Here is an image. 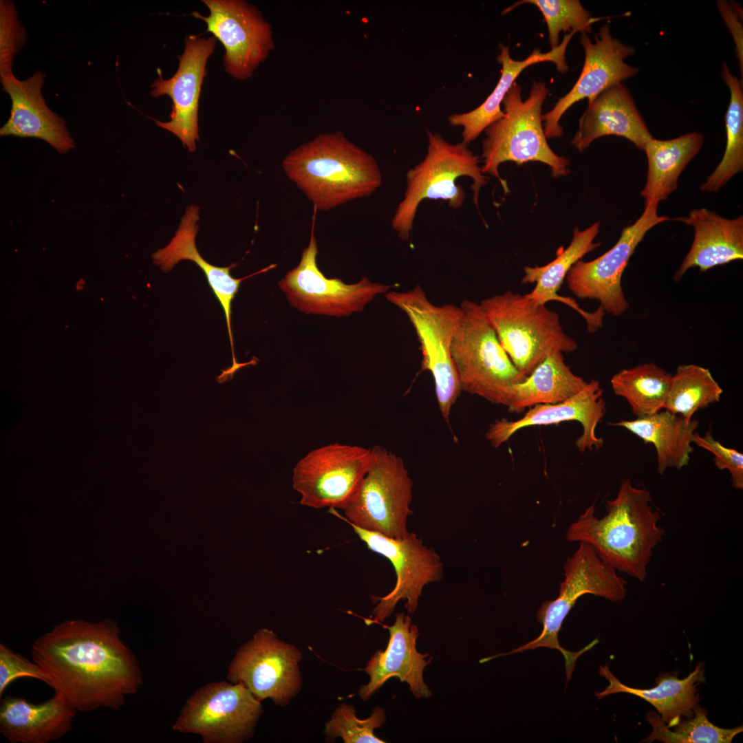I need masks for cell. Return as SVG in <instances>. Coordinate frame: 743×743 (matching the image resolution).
Listing matches in <instances>:
<instances>
[{
  "label": "cell",
  "instance_id": "cell-25",
  "mask_svg": "<svg viewBox=\"0 0 743 743\" xmlns=\"http://www.w3.org/2000/svg\"><path fill=\"white\" fill-rule=\"evenodd\" d=\"M690 225L694 238L689 251L674 274L680 281L688 270L705 272L743 259V217L724 218L706 208L693 209L686 217L674 219Z\"/></svg>",
  "mask_w": 743,
  "mask_h": 743
},
{
  "label": "cell",
  "instance_id": "cell-33",
  "mask_svg": "<svg viewBox=\"0 0 743 743\" xmlns=\"http://www.w3.org/2000/svg\"><path fill=\"white\" fill-rule=\"evenodd\" d=\"M671 378L665 369L645 363L621 369L610 383L614 393L626 400L638 418L664 409Z\"/></svg>",
  "mask_w": 743,
  "mask_h": 743
},
{
  "label": "cell",
  "instance_id": "cell-3",
  "mask_svg": "<svg viewBox=\"0 0 743 743\" xmlns=\"http://www.w3.org/2000/svg\"><path fill=\"white\" fill-rule=\"evenodd\" d=\"M282 167L315 211L370 196L382 184L376 159L341 131L320 134L297 147Z\"/></svg>",
  "mask_w": 743,
  "mask_h": 743
},
{
  "label": "cell",
  "instance_id": "cell-43",
  "mask_svg": "<svg viewBox=\"0 0 743 743\" xmlns=\"http://www.w3.org/2000/svg\"><path fill=\"white\" fill-rule=\"evenodd\" d=\"M84 285H85V281H83V279H80V281H78V282L77 283V285H76V288H77V290H82V289H83V286H84Z\"/></svg>",
  "mask_w": 743,
  "mask_h": 743
},
{
  "label": "cell",
  "instance_id": "cell-12",
  "mask_svg": "<svg viewBox=\"0 0 743 743\" xmlns=\"http://www.w3.org/2000/svg\"><path fill=\"white\" fill-rule=\"evenodd\" d=\"M318 246L313 220L308 246L303 249L299 265L279 282L289 303L305 314L340 317L360 312L375 297L389 292L394 285L372 282L363 277L346 284L340 279H328L316 264Z\"/></svg>",
  "mask_w": 743,
  "mask_h": 743
},
{
  "label": "cell",
  "instance_id": "cell-8",
  "mask_svg": "<svg viewBox=\"0 0 743 743\" xmlns=\"http://www.w3.org/2000/svg\"><path fill=\"white\" fill-rule=\"evenodd\" d=\"M563 570L565 579L560 583L558 596L555 599L543 602L537 612V620L543 626L540 635L510 652L489 657V660L538 647L557 649L565 659L567 682L570 680L577 659L591 649L599 640L594 639L578 652L564 649L558 639L564 619L577 599L586 594L612 601L622 600L626 596L627 582L613 567L600 557L591 546L583 542H579L577 550L567 559L563 564Z\"/></svg>",
  "mask_w": 743,
  "mask_h": 743
},
{
  "label": "cell",
  "instance_id": "cell-23",
  "mask_svg": "<svg viewBox=\"0 0 743 743\" xmlns=\"http://www.w3.org/2000/svg\"><path fill=\"white\" fill-rule=\"evenodd\" d=\"M199 211L200 208L195 204L186 207L174 237L167 246L154 252L152 258L154 263L160 266L165 272H169L182 260L194 261L204 272L208 284L221 304L226 316L233 356V365L226 369V373L230 376H233L237 370L248 364V363H239L235 358L231 330L232 301L235 297L240 283L244 280L269 270L276 265H271L244 278L235 279L231 276L230 271L232 268L237 266V263H233L228 267H218L207 262L200 255L195 244V237L199 228L197 224L200 218Z\"/></svg>",
  "mask_w": 743,
  "mask_h": 743
},
{
  "label": "cell",
  "instance_id": "cell-37",
  "mask_svg": "<svg viewBox=\"0 0 743 743\" xmlns=\"http://www.w3.org/2000/svg\"><path fill=\"white\" fill-rule=\"evenodd\" d=\"M524 3L535 6L542 14L547 25L551 50L559 45L561 32L588 34L592 31V23L601 19L592 17L579 0H522L507 8L503 13Z\"/></svg>",
  "mask_w": 743,
  "mask_h": 743
},
{
  "label": "cell",
  "instance_id": "cell-24",
  "mask_svg": "<svg viewBox=\"0 0 743 743\" xmlns=\"http://www.w3.org/2000/svg\"><path fill=\"white\" fill-rule=\"evenodd\" d=\"M606 136L625 138L642 150L653 138L623 83L608 87L588 103L571 143L583 152L594 140Z\"/></svg>",
  "mask_w": 743,
  "mask_h": 743
},
{
  "label": "cell",
  "instance_id": "cell-27",
  "mask_svg": "<svg viewBox=\"0 0 743 743\" xmlns=\"http://www.w3.org/2000/svg\"><path fill=\"white\" fill-rule=\"evenodd\" d=\"M574 32L565 35L563 40L554 49L543 52L539 48L535 49L525 59H513L509 47L499 45V54L497 60L502 65L501 75L497 84L486 100L475 109L465 113L453 114L449 116L451 126L462 128V142L469 145L491 124L504 116L501 109L506 94L519 74L528 67L543 63L552 62L557 69L564 73L568 69L566 61V51Z\"/></svg>",
  "mask_w": 743,
  "mask_h": 743
},
{
  "label": "cell",
  "instance_id": "cell-34",
  "mask_svg": "<svg viewBox=\"0 0 743 743\" xmlns=\"http://www.w3.org/2000/svg\"><path fill=\"white\" fill-rule=\"evenodd\" d=\"M721 77L730 91V102L725 115L726 134L723 157L713 173L701 185L703 192L718 191L733 177L743 170V89L742 82L723 63Z\"/></svg>",
  "mask_w": 743,
  "mask_h": 743
},
{
  "label": "cell",
  "instance_id": "cell-42",
  "mask_svg": "<svg viewBox=\"0 0 743 743\" xmlns=\"http://www.w3.org/2000/svg\"><path fill=\"white\" fill-rule=\"evenodd\" d=\"M718 8L733 39L742 80L743 76L742 10L737 3L718 1Z\"/></svg>",
  "mask_w": 743,
  "mask_h": 743
},
{
  "label": "cell",
  "instance_id": "cell-9",
  "mask_svg": "<svg viewBox=\"0 0 743 743\" xmlns=\"http://www.w3.org/2000/svg\"><path fill=\"white\" fill-rule=\"evenodd\" d=\"M412 486L402 458L382 446H374L369 467L343 509L346 517L335 508H329V512L360 528L401 539L409 532Z\"/></svg>",
  "mask_w": 743,
  "mask_h": 743
},
{
  "label": "cell",
  "instance_id": "cell-7",
  "mask_svg": "<svg viewBox=\"0 0 743 743\" xmlns=\"http://www.w3.org/2000/svg\"><path fill=\"white\" fill-rule=\"evenodd\" d=\"M451 346L460 388L492 403L508 406L523 376L502 347L480 303L464 300Z\"/></svg>",
  "mask_w": 743,
  "mask_h": 743
},
{
  "label": "cell",
  "instance_id": "cell-35",
  "mask_svg": "<svg viewBox=\"0 0 743 743\" xmlns=\"http://www.w3.org/2000/svg\"><path fill=\"white\" fill-rule=\"evenodd\" d=\"M722 392L709 369L680 365L672 375L664 409L691 421L696 412L719 402Z\"/></svg>",
  "mask_w": 743,
  "mask_h": 743
},
{
  "label": "cell",
  "instance_id": "cell-14",
  "mask_svg": "<svg viewBox=\"0 0 743 743\" xmlns=\"http://www.w3.org/2000/svg\"><path fill=\"white\" fill-rule=\"evenodd\" d=\"M658 204H645L644 211L632 224L623 228L615 245L600 257L576 262L565 281L574 295L581 299L599 302L605 312L614 316L625 313L629 308L622 285V275L630 257L646 233L656 225L669 220L657 213Z\"/></svg>",
  "mask_w": 743,
  "mask_h": 743
},
{
  "label": "cell",
  "instance_id": "cell-11",
  "mask_svg": "<svg viewBox=\"0 0 743 743\" xmlns=\"http://www.w3.org/2000/svg\"><path fill=\"white\" fill-rule=\"evenodd\" d=\"M263 712L241 683L211 682L201 686L182 707L172 729L201 737L204 743H241L249 740Z\"/></svg>",
  "mask_w": 743,
  "mask_h": 743
},
{
  "label": "cell",
  "instance_id": "cell-41",
  "mask_svg": "<svg viewBox=\"0 0 743 743\" xmlns=\"http://www.w3.org/2000/svg\"><path fill=\"white\" fill-rule=\"evenodd\" d=\"M20 677L39 679L49 685V680L41 668L15 653L4 644H0V696L11 682Z\"/></svg>",
  "mask_w": 743,
  "mask_h": 743
},
{
  "label": "cell",
  "instance_id": "cell-10",
  "mask_svg": "<svg viewBox=\"0 0 743 743\" xmlns=\"http://www.w3.org/2000/svg\"><path fill=\"white\" fill-rule=\"evenodd\" d=\"M385 297L411 323L420 343L422 368L433 376L438 407L447 421L462 391L451 354L462 315L460 306L433 304L419 284L406 291L390 290Z\"/></svg>",
  "mask_w": 743,
  "mask_h": 743
},
{
  "label": "cell",
  "instance_id": "cell-39",
  "mask_svg": "<svg viewBox=\"0 0 743 743\" xmlns=\"http://www.w3.org/2000/svg\"><path fill=\"white\" fill-rule=\"evenodd\" d=\"M27 41L25 27L17 19L12 1H0V74L12 72L15 56Z\"/></svg>",
  "mask_w": 743,
  "mask_h": 743
},
{
  "label": "cell",
  "instance_id": "cell-13",
  "mask_svg": "<svg viewBox=\"0 0 743 743\" xmlns=\"http://www.w3.org/2000/svg\"><path fill=\"white\" fill-rule=\"evenodd\" d=\"M371 449L333 443L316 448L296 464L293 488L303 506L344 509L365 475Z\"/></svg>",
  "mask_w": 743,
  "mask_h": 743
},
{
  "label": "cell",
  "instance_id": "cell-15",
  "mask_svg": "<svg viewBox=\"0 0 743 743\" xmlns=\"http://www.w3.org/2000/svg\"><path fill=\"white\" fill-rule=\"evenodd\" d=\"M301 659L295 647L279 640L273 631L261 628L237 651L226 678L244 685L260 702L270 698L284 705L299 689Z\"/></svg>",
  "mask_w": 743,
  "mask_h": 743
},
{
  "label": "cell",
  "instance_id": "cell-31",
  "mask_svg": "<svg viewBox=\"0 0 743 743\" xmlns=\"http://www.w3.org/2000/svg\"><path fill=\"white\" fill-rule=\"evenodd\" d=\"M704 136L691 132L669 140L651 138L645 151L648 167L646 183L640 191L646 204H658L675 191L678 178L691 160L699 153Z\"/></svg>",
  "mask_w": 743,
  "mask_h": 743
},
{
  "label": "cell",
  "instance_id": "cell-4",
  "mask_svg": "<svg viewBox=\"0 0 743 743\" xmlns=\"http://www.w3.org/2000/svg\"><path fill=\"white\" fill-rule=\"evenodd\" d=\"M521 90L515 82L503 100V117L485 129L482 142V171L497 177L505 193L508 185L498 168L507 161L542 162L550 168L553 177L568 173L569 160L552 150L544 133L542 107L550 92L546 83L534 80L525 100Z\"/></svg>",
  "mask_w": 743,
  "mask_h": 743
},
{
  "label": "cell",
  "instance_id": "cell-16",
  "mask_svg": "<svg viewBox=\"0 0 743 743\" xmlns=\"http://www.w3.org/2000/svg\"><path fill=\"white\" fill-rule=\"evenodd\" d=\"M345 521L369 550L391 563L396 574L395 587L389 594L383 597L372 596L378 603L372 610L371 622L384 621L392 614L400 600L405 601V607L409 613H414L424 585L442 579L443 564L439 554L424 546L415 533L409 532L403 538L394 539Z\"/></svg>",
  "mask_w": 743,
  "mask_h": 743
},
{
  "label": "cell",
  "instance_id": "cell-38",
  "mask_svg": "<svg viewBox=\"0 0 743 743\" xmlns=\"http://www.w3.org/2000/svg\"><path fill=\"white\" fill-rule=\"evenodd\" d=\"M385 721V711L380 707H375L369 718L360 720L356 716L352 705L343 703L326 723L325 734L328 740L339 736L345 743H384L374 731L382 727Z\"/></svg>",
  "mask_w": 743,
  "mask_h": 743
},
{
  "label": "cell",
  "instance_id": "cell-6",
  "mask_svg": "<svg viewBox=\"0 0 743 743\" xmlns=\"http://www.w3.org/2000/svg\"><path fill=\"white\" fill-rule=\"evenodd\" d=\"M480 305L502 347L524 376L550 355L571 353L578 347L565 332L558 313L527 294L507 290L483 299Z\"/></svg>",
  "mask_w": 743,
  "mask_h": 743
},
{
  "label": "cell",
  "instance_id": "cell-1",
  "mask_svg": "<svg viewBox=\"0 0 743 743\" xmlns=\"http://www.w3.org/2000/svg\"><path fill=\"white\" fill-rule=\"evenodd\" d=\"M31 654L54 693L76 711L118 710L143 682L114 619L65 621L34 641Z\"/></svg>",
  "mask_w": 743,
  "mask_h": 743
},
{
  "label": "cell",
  "instance_id": "cell-36",
  "mask_svg": "<svg viewBox=\"0 0 743 743\" xmlns=\"http://www.w3.org/2000/svg\"><path fill=\"white\" fill-rule=\"evenodd\" d=\"M707 711L698 705L691 718L681 719L671 727H667L659 714L654 711L646 713V720L652 727L650 735L643 742L654 740L665 743H731L733 737L742 732V726L733 729L720 728L711 723Z\"/></svg>",
  "mask_w": 743,
  "mask_h": 743
},
{
  "label": "cell",
  "instance_id": "cell-29",
  "mask_svg": "<svg viewBox=\"0 0 743 743\" xmlns=\"http://www.w3.org/2000/svg\"><path fill=\"white\" fill-rule=\"evenodd\" d=\"M599 674L608 685L595 696L601 699L617 693H626L641 698L657 710L667 727H671L683 718H691L698 706L696 687L704 680L703 664L700 663L688 676L683 679L668 673H660L656 678V686L650 689L630 687L623 684L610 671L607 665L600 666Z\"/></svg>",
  "mask_w": 743,
  "mask_h": 743
},
{
  "label": "cell",
  "instance_id": "cell-19",
  "mask_svg": "<svg viewBox=\"0 0 743 743\" xmlns=\"http://www.w3.org/2000/svg\"><path fill=\"white\" fill-rule=\"evenodd\" d=\"M216 43L215 37L207 39L189 36L185 40L184 53L179 57V67L169 79L159 77L151 85V95L158 97L168 95L173 101L171 120L163 122L155 120L156 125L175 134L190 152L196 149L195 141L198 135V105L204 77L207 72L206 64L213 53Z\"/></svg>",
  "mask_w": 743,
  "mask_h": 743
},
{
  "label": "cell",
  "instance_id": "cell-22",
  "mask_svg": "<svg viewBox=\"0 0 743 743\" xmlns=\"http://www.w3.org/2000/svg\"><path fill=\"white\" fill-rule=\"evenodd\" d=\"M389 640L385 651H377L368 661L364 671L370 677L368 684L360 687L358 693L367 700L389 678L398 677L406 682L411 693L417 698H429L431 692L423 679L425 667L432 658L426 660L429 654H421L416 649L419 631L405 612L396 614L394 625L389 627Z\"/></svg>",
  "mask_w": 743,
  "mask_h": 743
},
{
  "label": "cell",
  "instance_id": "cell-28",
  "mask_svg": "<svg viewBox=\"0 0 743 743\" xmlns=\"http://www.w3.org/2000/svg\"><path fill=\"white\" fill-rule=\"evenodd\" d=\"M76 712L56 693L39 704L7 696L0 702V732L11 743H47L72 729Z\"/></svg>",
  "mask_w": 743,
  "mask_h": 743
},
{
  "label": "cell",
  "instance_id": "cell-40",
  "mask_svg": "<svg viewBox=\"0 0 743 743\" xmlns=\"http://www.w3.org/2000/svg\"><path fill=\"white\" fill-rule=\"evenodd\" d=\"M692 442L714 455L715 466L720 470H727L731 477L733 488L743 489V454L738 451L729 448L715 440L711 431H707L703 436L696 431L692 438Z\"/></svg>",
  "mask_w": 743,
  "mask_h": 743
},
{
  "label": "cell",
  "instance_id": "cell-2",
  "mask_svg": "<svg viewBox=\"0 0 743 743\" xmlns=\"http://www.w3.org/2000/svg\"><path fill=\"white\" fill-rule=\"evenodd\" d=\"M651 502L646 488L625 480L616 497L605 502L603 517H598L590 505L568 527L566 537L589 544L616 571L643 582L653 550L665 535L658 525L661 515Z\"/></svg>",
  "mask_w": 743,
  "mask_h": 743
},
{
  "label": "cell",
  "instance_id": "cell-30",
  "mask_svg": "<svg viewBox=\"0 0 743 743\" xmlns=\"http://www.w3.org/2000/svg\"><path fill=\"white\" fill-rule=\"evenodd\" d=\"M611 424L625 428L645 444H652L656 451L657 470L663 474L667 469H680L689 464L694 449L692 438L699 422L693 419L687 421L663 409L652 415Z\"/></svg>",
  "mask_w": 743,
  "mask_h": 743
},
{
  "label": "cell",
  "instance_id": "cell-17",
  "mask_svg": "<svg viewBox=\"0 0 743 743\" xmlns=\"http://www.w3.org/2000/svg\"><path fill=\"white\" fill-rule=\"evenodd\" d=\"M210 14H192L204 21L207 32L225 47L224 63L226 72L238 80L250 77L254 70L274 50L269 23L257 8L240 0H203Z\"/></svg>",
  "mask_w": 743,
  "mask_h": 743
},
{
  "label": "cell",
  "instance_id": "cell-21",
  "mask_svg": "<svg viewBox=\"0 0 743 743\" xmlns=\"http://www.w3.org/2000/svg\"><path fill=\"white\" fill-rule=\"evenodd\" d=\"M46 75L36 71L25 80H19L13 72L0 74L3 90L11 99L10 115L0 129V136L36 138L47 142L60 153L75 149L66 122L47 105L42 87Z\"/></svg>",
  "mask_w": 743,
  "mask_h": 743
},
{
  "label": "cell",
  "instance_id": "cell-5",
  "mask_svg": "<svg viewBox=\"0 0 743 743\" xmlns=\"http://www.w3.org/2000/svg\"><path fill=\"white\" fill-rule=\"evenodd\" d=\"M428 144L424 159L406 174L404 197L392 217L391 228L403 241L409 242L417 211L424 200H443L450 208L463 204L465 191L456 180L471 178L473 202L478 208L480 189L488 177L480 166V158L462 142L451 144L438 131H427Z\"/></svg>",
  "mask_w": 743,
  "mask_h": 743
},
{
  "label": "cell",
  "instance_id": "cell-32",
  "mask_svg": "<svg viewBox=\"0 0 743 743\" xmlns=\"http://www.w3.org/2000/svg\"><path fill=\"white\" fill-rule=\"evenodd\" d=\"M587 383L572 372L562 353H554L513 386L508 411L518 413L535 405L565 401L582 390Z\"/></svg>",
  "mask_w": 743,
  "mask_h": 743
},
{
  "label": "cell",
  "instance_id": "cell-20",
  "mask_svg": "<svg viewBox=\"0 0 743 743\" xmlns=\"http://www.w3.org/2000/svg\"><path fill=\"white\" fill-rule=\"evenodd\" d=\"M603 393L599 382L592 379L582 390L565 401L535 405L517 420L506 418L496 420L490 425L486 438L492 446L498 447L523 428L577 421L583 428L575 442L578 450L583 453L587 449H599L603 445V440L597 437L596 428L605 413Z\"/></svg>",
  "mask_w": 743,
  "mask_h": 743
},
{
  "label": "cell",
  "instance_id": "cell-18",
  "mask_svg": "<svg viewBox=\"0 0 743 743\" xmlns=\"http://www.w3.org/2000/svg\"><path fill=\"white\" fill-rule=\"evenodd\" d=\"M610 28L609 23L603 24L594 36V41L588 34L581 35L580 43L585 54L582 70L572 88L557 101L550 111L543 114L546 138L561 136L560 119L574 104L585 98L589 103L608 87L638 74L637 67L625 62L635 54V48L614 38Z\"/></svg>",
  "mask_w": 743,
  "mask_h": 743
},
{
  "label": "cell",
  "instance_id": "cell-26",
  "mask_svg": "<svg viewBox=\"0 0 743 743\" xmlns=\"http://www.w3.org/2000/svg\"><path fill=\"white\" fill-rule=\"evenodd\" d=\"M599 228V222L583 230L575 227L571 242L566 248L560 247L556 252L555 259L544 266H525L521 279L523 283H535L532 290L527 294L531 299L539 304L546 305L555 301L569 306L585 320L590 332H596L603 326V310L599 307L592 312L585 311L574 299L561 297L558 292L571 267L601 245V243L594 242Z\"/></svg>",
  "mask_w": 743,
  "mask_h": 743
}]
</instances>
